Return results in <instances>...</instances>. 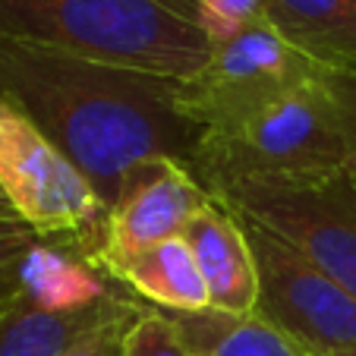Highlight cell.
Segmentation results:
<instances>
[{
    "mask_svg": "<svg viewBox=\"0 0 356 356\" xmlns=\"http://www.w3.org/2000/svg\"><path fill=\"white\" fill-rule=\"evenodd\" d=\"M177 92L174 76L0 35V95L88 177L108 209L136 161H193L202 129L180 114Z\"/></svg>",
    "mask_w": 356,
    "mask_h": 356,
    "instance_id": "obj_1",
    "label": "cell"
},
{
    "mask_svg": "<svg viewBox=\"0 0 356 356\" xmlns=\"http://www.w3.org/2000/svg\"><path fill=\"white\" fill-rule=\"evenodd\" d=\"M356 164V76L316 73L230 136H202L193 174L205 189L259 177H312Z\"/></svg>",
    "mask_w": 356,
    "mask_h": 356,
    "instance_id": "obj_2",
    "label": "cell"
},
{
    "mask_svg": "<svg viewBox=\"0 0 356 356\" xmlns=\"http://www.w3.org/2000/svg\"><path fill=\"white\" fill-rule=\"evenodd\" d=\"M0 35L174 79L211 57L193 0H0Z\"/></svg>",
    "mask_w": 356,
    "mask_h": 356,
    "instance_id": "obj_3",
    "label": "cell"
},
{
    "mask_svg": "<svg viewBox=\"0 0 356 356\" xmlns=\"http://www.w3.org/2000/svg\"><path fill=\"white\" fill-rule=\"evenodd\" d=\"M0 189L44 240L76 246L95 265L108 205L88 177L16 104L0 95Z\"/></svg>",
    "mask_w": 356,
    "mask_h": 356,
    "instance_id": "obj_4",
    "label": "cell"
},
{
    "mask_svg": "<svg viewBox=\"0 0 356 356\" xmlns=\"http://www.w3.org/2000/svg\"><path fill=\"white\" fill-rule=\"evenodd\" d=\"M211 195L296 246L356 296V164L312 177L236 180Z\"/></svg>",
    "mask_w": 356,
    "mask_h": 356,
    "instance_id": "obj_5",
    "label": "cell"
},
{
    "mask_svg": "<svg viewBox=\"0 0 356 356\" xmlns=\"http://www.w3.org/2000/svg\"><path fill=\"white\" fill-rule=\"evenodd\" d=\"M322 70L262 19L180 79L177 108L202 136H230Z\"/></svg>",
    "mask_w": 356,
    "mask_h": 356,
    "instance_id": "obj_6",
    "label": "cell"
},
{
    "mask_svg": "<svg viewBox=\"0 0 356 356\" xmlns=\"http://www.w3.org/2000/svg\"><path fill=\"white\" fill-rule=\"evenodd\" d=\"M240 221L259 268V316L306 356L356 350V296L268 227L249 218Z\"/></svg>",
    "mask_w": 356,
    "mask_h": 356,
    "instance_id": "obj_7",
    "label": "cell"
},
{
    "mask_svg": "<svg viewBox=\"0 0 356 356\" xmlns=\"http://www.w3.org/2000/svg\"><path fill=\"white\" fill-rule=\"evenodd\" d=\"M211 199L186 161L170 155H152L136 161L123 174L117 199L108 209V227L95 268L111 277L127 259L164 240L183 236L189 218Z\"/></svg>",
    "mask_w": 356,
    "mask_h": 356,
    "instance_id": "obj_8",
    "label": "cell"
},
{
    "mask_svg": "<svg viewBox=\"0 0 356 356\" xmlns=\"http://www.w3.org/2000/svg\"><path fill=\"white\" fill-rule=\"evenodd\" d=\"M183 240L189 243L199 265L205 287H209L211 309L246 316L256 312L259 302V268L252 246L246 240L243 221L211 195L193 218H189Z\"/></svg>",
    "mask_w": 356,
    "mask_h": 356,
    "instance_id": "obj_9",
    "label": "cell"
},
{
    "mask_svg": "<svg viewBox=\"0 0 356 356\" xmlns=\"http://www.w3.org/2000/svg\"><path fill=\"white\" fill-rule=\"evenodd\" d=\"M114 284V277L95 268L76 246L44 236L32 243L16 268V296L29 306L54 312L88 309L95 302L120 293Z\"/></svg>",
    "mask_w": 356,
    "mask_h": 356,
    "instance_id": "obj_10",
    "label": "cell"
},
{
    "mask_svg": "<svg viewBox=\"0 0 356 356\" xmlns=\"http://www.w3.org/2000/svg\"><path fill=\"white\" fill-rule=\"evenodd\" d=\"M129 306H136L133 293H114L76 312L38 309L16 296L0 312V356H67L82 337Z\"/></svg>",
    "mask_w": 356,
    "mask_h": 356,
    "instance_id": "obj_11",
    "label": "cell"
},
{
    "mask_svg": "<svg viewBox=\"0 0 356 356\" xmlns=\"http://www.w3.org/2000/svg\"><path fill=\"white\" fill-rule=\"evenodd\" d=\"M262 16L322 67L356 73V0H265Z\"/></svg>",
    "mask_w": 356,
    "mask_h": 356,
    "instance_id": "obj_12",
    "label": "cell"
},
{
    "mask_svg": "<svg viewBox=\"0 0 356 356\" xmlns=\"http://www.w3.org/2000/svg\"><path fill=\"white\" fill-rule=\"evenodd\" d=\"M120 287H127L136 300L152 302L164 312H202L211 309L209 287L189 243L183 236L164 240L145 249L139 256L127 259L120 268L111 271Z\"/></svg>",
    "mask_w": 356,
    "mask_h": 356,
    "instance_id": "obj_13",
    "label": "cell"
},
{
    "mask_svg": "<svg viewBox=\"0 0 356 356\" xmlns=\"http://www.w3.org/2000/svg\"><path fill=\"white\" fill-rule=\"evenodd\" d=\"M195 356H306L259 312L230 316L218 309L170 312Z\"/></svg>",
    "mask_w": 356,
    "mask_h": 356,
    "instance_id": "obj_14",
    "label": "cell"
},
{
    "mask_svg": "<svg viewBox=\"0 0 356 356\" xmlns=\"http://www.w3.org/2000/svg\"><path fill=\"white\" fill-rule=\"evenodd\" d=\"M120 356H195L189 350L186 337L174 325L170 312L142 306L139 316L133 318L127 337H123Z\"/></svg>",
    "mask_w": 356,
    "mask_h": 356,
    "instance_id": "obj_15",
    "label": "cell"
},
{
    "mask_svg": "<svg viewBox=\"0 0 356 356\" xmlns=\"http://www.w3.org/2000/svg\"><path fill=\"white\" fill-rule=\"evenodd\" d=\"M195 3V22L202 35L209 38L211 47H221L262 22L265 0H193Z\"/></svg>",
    "mask_w": 356,
    "mask_h": 356,
    "instance_id": "obj_16",
    "label": "cell"
},
{
    "mask_svg": "<svg viewBox=\"0 0 356 356\" xmlns=\"http://www.w3.org/2000/svg\"><path fill=\"white\" fill-rule=\"evenodd\" d=\"M35 240H38V234L26 221H19V218L3 221L0 218V302L16 296V268Z\"/></svg>",
    "mask_w": 356,
    "mask_h": 356,
    "instance_id": "obj_17",
    "label": "cell"
},
{
    "mask_svg": "<svg viewBox=\"0 0 356 356\" xmlns=\"http://www.w3.org/2000/svg\"><path fill=\"white\" fill-rule=\"evenodd\" d=\"M139 302L136 306H129V309H123L120 316H114L111 322L98 325V328L92 331V334H86L79 343H76L73 350H70L67 356H120L123 350V337H127L129 325H133V318L139 316Z\"/></svg>",
    "mask_w": 356,
    "mask_h": 356,
    "instance_id": "obj_18",
    "label": "cell"
},
{
    "mask_svg": "<svg viewBox=\"0 0 356 356\" xmlns=\"http://www.w3.org/2000/svg\"><path fill=\"white\" fill-rule=\"evenodd\" d=\"M0 218H3V221H10V218H19L16 215V209H13V202L7 199V193H3V189H0ZM22 221V218H19Z\"/></svg>",
    "mask_w": 356,
    "mask_h": 356,
    "instance_id": "obj_19",
    "label": "cell"
},
{
    "mask_svg": "<svg viewBox=\"0 0 356 356\" xmlns=\"http://www.w3.org/2000/svg\"><path fill=\"white\" fill-rule=\"evenodd\" d=\"M13 300H16V296H10V300H3V302H0V312L7 309V306H10V302H13Z\"/></svg>",
    "mask_w": 356,
    "mask_h": 356,
    "instance_id": "obj_20",
    "label": "cell"
},
{
    "mask_svg": "<svg viewBox=\"0 0 356 356\" xmlns=\"http://www.w3.org/2000/svg\"><path fill=\"white\" fill-rule=\"evenodd\" d=\"M337 356H356V350H347V353H337Z\"/></svg>",
    "mask_w": 356,
    "mask_h": 356,
    "instance_id": "obj_21",
    "label": "cell"
},
{
    "mask_svg": "<svg viewBox=\"0 0 356 356\" xmlns=\"http://www.w3.org/2000/svg\"><path fill=\"white\" fill-rule=\"evenodd\" d=\"M353 76H356V73H353Z\"/></svg>",
    "mask_w": 356,
    "mask_h": 356,
    "instance_id": "obj_22",
    "label": "cell"
}]
</instances>
